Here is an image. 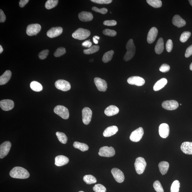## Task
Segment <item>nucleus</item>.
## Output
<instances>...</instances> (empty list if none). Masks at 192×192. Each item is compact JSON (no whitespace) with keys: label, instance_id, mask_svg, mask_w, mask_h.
<instances>
[{"label":"nucleus","instance_id":"bf43d9fd","mask_svg":"<svg viewBox=\"0 0 192 192\" xmlns=\"http://www.w3.org/2000/svg\"><path fill=\"white\" fill-rule=\"evenodd\" d=\"M190 69H191V70L192 71V63L191 64V65H190Z\"/></svg>","mask_w":192,"mask_h":192},{"label":"nucleus","instance_id":"9d476101","mask_svg":"<svg viewBox=\"0 0 192 192\" xmlns=\"http://www.w3.org/2000/svg\"><path fill=\"white\" fill-rule=\"evenodd\" d=\"M55 86L57 89L64 92L68 91L71 88L70 83L67 81L63 80L56 81Z\"/></svg>","mask_w":192,"mask_h":192},{"label":"nucleus","instance_id":"a211bd4d","mask_svg":"<svg viewBox=\"0 0 192 192\" xmlns=\"http://www.w3.org/2000/svg\"><path fill=\"white\" fill-rule=\"evenodd\" d=\"M63 29L61 27H54L47 32V35L51 38L59 36L63 33Z\"/></svg>","mask_w":192,"mask_h":192},{"label":"nucleus","instance_id":"3c124183","mask_svg":"<svg viewBox=\"0 0 192 192\" xmlns=\"http://www.w3.org/2000/svg\"><path fill=\"white\" fill-rule=\"evenodd\" d=\"M192 55V45L187 48L186 51L185 57L188 58Z\"/></svg>","mask_w":192,"mask_h":192},{"label":"nucleus","instance_id":"39448f33","mask_svg":"<svg viewBox=\"0 0 192 192\" xmlns=\"http://www.w3.org/2000/svg\"><path fill=\"white\" fill-rule=\"evenodd\" d=\"M54 112L64 119H68L69 114L68 109L62 105H58L54 109Z\"/></svg>","mask_w":192,"mask_h":192},{"label":"nucleus","instance_id":"7c9ffc66","mask_svg":"<svg viewBox=\"0 0 192 192\" xmlns=\"http://www.w3.org/2000/svg\"><path fill=\"white\" fill-rule=\"evenodd\" d=\"M30 86L32 90L36 92H39L43 89V87L41 85L39 82L35 81L32 82L30 84Z\"/></svg>","mask_w":192,"mask_h":192},{"label":"nucleus","instance_id":"c9c22d12","mask_svg":"<svg viewBox=\"0 0 192 192\" xmlns=\"http://www.w3.org/2000/svg\"><path fill=\"white\" fill-rule=\"evenodd\" d=\"M149 4L155 8H159L162 6L161 0H147L146 1Z\"/></svg>","mask_w":192,"mask_h":192},{"label":"nucleus","instance_id":"052dcab7","mask_svg":"<svg viewBox=\"0 0 192 192\" xmlns=\"http://www.w3.org/2000/svg\"><path fill=\"white\" fill-rule=\"evenodd\" d=\"M189 1L190 4H191L192 6V0H189Z\"/></svg>","mask_w":192,"mask_h":192},{"label":"nucleus","instance_id":"6ab92c4d","mask_svg":"<svg viewBox=\"0 0 192 192\" xmlns=\"http://www.w3.org/2000/svg\"><path fill=\"white\" fill-rule=\"evenodd\" d=\"M158 31L156 27H152L149 31L147 37V41L149 44L153 42L157 37Z\"/></svg>","mask_w":192,"mask_h":192},{"label":"nucleus","instance_id":"4d7b16f0","mask_svg":"<svg viewBox=\"0 0 192 192\" xmlns=\"http://www.w3.org/2000/svg\"><path fill=\"white\" fill-rule=\"evenodd\" d=\"M3 49L1 45H0V54H1L3 52Z\"/></svg>","mask_w":192,"mask_h":192},{"label":"nucleus","instance_id":"49530a36","mask_svg":"<svg viewBox=\"0 0 192 192\" xmlns=\"http://www.w3.org/2000/svg\"><path fill=\"white\" fill-rule=\"evenodd\" d=\"M92 10L96 12L102 14H105L108 12V10L106 8L99 9L97 7H92Z\"/></svg>","mask_w":192,"mask_h":192},{"label":"nucleus","instance_id":"1a4fd4ad","mask_svg":"<svg viewBox=\"0 0 192 192\" xmlns=\"http://www.w3.org/2000/svg\"><path fill=\"white\" fill-rule=\"evenodd\" d=\"M92 112L91 109L88 107L84 108L82 111V121L83 123L88 125L91 121Z\"/></svg>","mask_w":192,"mask_h":192},{"label":"nucleus","instance_id":"f3484780","mask_svg":"<svg viewBox=\"0 0 192 192\" xmlns=\"http://www.w3.org/2000/svg\"><path fill=\"white\" fill-rule=\"evenodd\" d=\"M169 126L167 124L163 123L161 124L159 128V134L162 138H167L169 134Z\"/></svg>","mask_w":192,"mask_h":192},{"label":"nucleus","instance_id":"bb28decb","mask_svg":"<svg viewBox=\"0 0 192 192\" xmlns=\"http://www.w3.org/2000/svg\"><path fill=\"white\" fill-rule=\"evenodd\" d=\"M167 80L166 78H163L156 83L153 86L154 91H158L162 89L167 84Z\"/></svg>","mask_w":192,"mask_h":192},{"label":"nucleus","instance_id":"4468645a","mask_svg":"<svg viewBox=\"0 0 192 192\" xmlns=\"http://www.w3.org/2000/svg\"><path fill=\"white\" fill-rule=\"evenodd\" d=\"M94 82L99 91L103 92L106 91L108 88V85L106 81L100 78L96 77L94 79Z\"/></svg>","mask_w":192,"mask_h":192},{"label":"nucleus","instance_id":"423d86ee","mask_svg":"<svg viewBox=\"0 0 192 192\" xmlns=\"http://www.w3.org/2000/svg\"><path fill=\"white\" fill-rule=\"evenodd\" d=\"M98 154L101 157H111L115 155V151L112 147L104 146L100 149Z\"/></svg>","mask_w":192,"mask_h":192},{"label":"nucleus","instance_id":"aec40b11","mask_svg":"<svg viewBox=\"0 0 192 192\" xmlns=\"http://www.w3.org/2000/svg\"><path fill=\"white\" fill-rule=\"evenodd\" d=\"M79 19L82 22H89L93 20V16L91 12H83L80 13L78 14Z\"/></svg>","mask_w":192,"mask_h":192},{"label":"nucleus","instance_id":"7ed1b4c3","mask_svg":"<svg viewBox=\"0 0 192 192\" xmlns=\"http://www.w3.org/2000/svg\"><path fill=\"white\" fill-rule=\"evenodd\" d=\"M90 35V32L89 30L80 28L73 33L72 36L74 39L81 40L87 38Z\"/></svg>","mask_w":192,"mask_h":192},{"label":"nucleus","instance_id":"5fc2aeb1","mask_svg":"<svg viewBox=\"0 0 192 192\" xmlns=\"http://www.w3.org/2000/svg\"><path fill=\"white\" fill-rule=\"evenodd\" d=\"M29 1V0H20L19 3L20 7H24Z\"/></svg>","mask_w":192,"mask_h":192},{"label":"nucleus","instance_id":"c756f323","mask_svg":"<svg viewBox=\"0 0 192 192\" xmlns=\"http://www.w3.org/2000/svg\"><path fill=\"white\" fill-rule=\"evenodd\" d=\"M73 147L82 152L87 151L89 149V147L87 144L78 142H75L73 144Z\"/></svg>","mask_w":192,"mask_h":192},{"label":"nucleus","instance_id":"dca6fc26","mask_svg":"<svg viewBox=\"0 0 192 192\" xmlns=\"http://www.w3.org/2000/svg\"><path fill=\"white\" fill-rule=\"evenodd\" d=\"M14 101L10 99L3 100L0 101V107L3 110L8 111L14 108Z\"/></svg>","mask_w":192,"mask_h":192},{"label":"nucleus","instance_id":"20e7f679","mask_svg":"<svg viewBox=\"0 0 192 192\" xmlns=\"http://www.w3.org/2000/svg\"><path fill=\"white\" fill-rule=\"evenodd\" d=\"M146 165L147 163L144 158L139 157L135 159V167L137 174H142L146 169Z\"/></svg>","mask_w":192,"mask_h":192},{"label":"nucleus","instance_id":"6e6d98bb","mask_svg":"<svg viewBox=\"0 0 192 192\" xmlns=\"http://www.w3.org/2000/svg\"><path fill=\"white\" fill-rule=\"evenodd\" d=\"M93 40L94 42L95 43V44H97L98 43V41L97 39L94 38V37H93Z\"/></svg>","mask_w":192,"mask_h":192},{"label":"nucleus","instance_id":"c03bdc74","mask_svg":"<svg viewBox=\"0 0 192 192\" xmlns=\"http://www.w3.org/2000/svg\"><path fill=\"white\" fill-rule=\"evenodd\" d=\"M49 53L48 50H45L39 53V57L41 60H44L46 58Z\"/></svg>","mask_w":192,"mask_h":192},{"label":"nucleus","instance_id":"680f3d73","mask_svg":"<svg viewBox=\"0 0 192 192\" xmlns=\"http://www.w3.org/2000/svg\"><path fill=\"white\" fill-rule=\"evenodd\" d=\"M78 192H84L83 191H79Z\"/></svg>","mask_w":192,"mask_h":192},{"label":"nucleus","instance_id":"6e6552de","mask_svg":"<svg viewBox=\"0 0 192 192\" xmlns=\"http://www.w3.org/2000/svg\"><path fill=\"white\" fill-rule=\"evenodd\" d=\"M41 29V26L38 24H31L27 26L26 33L29 36L36 35L40 32Z\"/></svg>","mask_w":192,"mask_h":192},{"label":"nucleus","instance_id":"4c0bfd02","mask_svg":"<svg viewBox=\"0 0 192 192\" xmlns=\"http://www.w3.org/2000/svg\"><path fill=\"white\" fill-rule=\"evenodd\" d=\"M180 183L178 180L174 181L171 186V192H179Z\"/></svg>","mask_w":192,"mask_h":192},{"label":"nucleus","instance_id":"a19ab883","mask_svg":"<svg viewBox=\"0 0 192 192\" xmlns=\"http://www.w3.org/2000/svg\"><path fill=\"white\" fill-rule=\"evenodd\" d=\"M153 186L154 189L157 192H164L162 186L159 181L157 180L154 182Z\"/></svg>","mask_w":192,"mask_h":192},{"label":"nucleus","instance_id":"f257e3e1","mask_svg":"<svg viewBox=\"0 0 192 192\" xmlns=\"http://www.w3.org/2000/svg\"><path fill=\"white\" fill-rule=\"evenodd\" d=\"M12 178L19 179H25L30 176V174L27 170L23 167H14L10 172Z\"/></svg>","mask_w":192,"mask_h":192},{"label":"nucleus","instance_id":"b1692460","mask_svg":"<svg viewBox=\"0 0 192 192\" xmlns=\"http://www.w3.org/2000/svg\"><path fill=\"white\" fill-rule=\"evenodd\" d=\"M119 112V109L115 105H110L105 109L104 113L107 116H111L116 115Z\"/></svg>","mask_w":192,"mask_h":192},{"label":"nucleus","instance_id":"864d4df0","mask_svg":"<svg viewBox=\"0 0 192 192\" xmlns=\"http://www.w3.org/2000/svg\"><path fill=\"white\" fill-rule=\"evenodd\" d=\"M82 45L83 46L89 48L91 47L92 43L89 40L86 41L82 43Z\"/></svg>","mask_w":192,"mask_h":192},{"label":"nucleus","instance_id":"4be33fe9","mask_svg":"<svg viewBox=\"0 0 192 192\" xmlns=\"http://www.w3.org/2000/svg\"><path fill=\"white\" fill-rule=\"evenodd\" d=\"M173 25L178 28H181L185 26L186 22L185 20L182 19L179 15H176L173 17L172 20Z\"/></svg>","mask_w":192,"mask_h":192},{"label":"nucleus","instance_id":"de8ad7c7","mask_svg":"<svg viewBox=\"0 0 192 192\" xmlns=\"http://www.w3.org/2000/svg\"><path fill=\"white\" fill-rule=\"evenodd\" d=\"M173 48V43L172 41L170 39H169L167 41L166 44V48L167 51L170 52L172 51Z\"/></svg>","mask_w":192,"mask_h":192},{"label":"nucleus","instance_id":"f704fd0d","mask_svg":"<svg viewBox=\"0 0 192 192\" xmlns=\"http://www.w3.org/2000/svg\"><path fill=\"white\" fill-rule=\"evenodd\" d=\"M58 2V0H48L45 3V7L47 9L54 8L57 6Z\"/></svg>","mask_w":192,"mask_h":192},{"label":"nucleus","instance_id":"ea45409f","mask_svg":"<svg viewBox=\"0 0 192 192\" xmlns=\"http://www.w3.org/2000/svg\"><path fill=\"white\" fill-rule=\"evenodd\" d=\"M93 190L95 192H106V188L100 184H97L94 186Z\"/></svg>","mask_w":192,"mask_h":192},{"label":"nucleus","instance_id":"412c9836","mask_svg":"<svg viewBox=\"0 0 192 192\" xmlns=\"http://www.w3.org/2000/svg\"><path fill=\"white\" fill-rule=\"evenodd\" d=\"M68 158L66 156L60 155L57 156L55 159V164L56 166L60 167L63 166L68 163Z\"/></svg>","mask_w":192,"mask_h":192},{"label":"nucleus","instance_id":"5701e85b","mask_svg":"<svg viewBox=\"0 0 192 192\" xmlns=\"http://www.w3.org/2000/svg\"><path fill=\"white\" fill-rule=\"evenodd\" d=\"M118 131V128L116 126H112L107 127L103 132V135L105 137H109L116 134Z\"/></svg>","mask_w":192,"mask_h":192},{"label":"nucleus","instance_id":"58836bf2","mask_svg":"<svg viewBox=\"0 0 192 192\" xmlns=\"http://www.w3.org/2000/svg\"><path fill=\"white\" fill-rule=\"evenodd\" d=\"M191 33L189 31H185L182 34L180 40L182 42H185L191 36Z\"/></svg>","mask_w":192,"mask_h":192},{"label":"nucleus","instance_id":"f03ea898","mask_svg":"<svg viewBox=\"0 0 192 192\" xmlns=\"http://www.w3.org/2000/svg\"><path fill=\"white\" fill-rule=\"evenodd\" d=\"M127 51L124 56V61H128L132 59L135 52V47L132 39H129L126 45Z\"/></svg>","mask_w":192,"mask_h":192},{"label":"nucleus","instance_id":"a18cd8bd","mask_svg":"<svg viewBox=\"0 0 192 192\" xmlns=\"http://www.w3.org/2000/svg\"><path fill=\"white\" fill-rule=\"evenodd\" d=\"M170 67L167 64H163L161 65L159 68V70L163 73L168 72L170 70Z\"/></svg>","mask_w":192,"mask_h":192},{"label":"nucleus","instance_id":"9b49d317","mask_svg":"<svg viewBox=\"0 0 192 192\" xmlns=\"http://www.w3.org/2000/svg\"><path fill=\"white\" fill-rule=\"evenodd\" d=\"M12 146L11 143L7 141L3 142L0 146V158L2 159L8 154Z\"/></svg>","mask_w":192,"mask_h":192},{"label":"nucleus","instance_id":"2f4dec72","mask_svg":"<svg viewBox=\"0 0 192 192\" xmlns=\"http://www.w3.org/2000/svg\"><path fill=\"white\" fill-rule=\"evenodd\" d=\"M83 180L87 184H95L97 182L95 177L91 175H86L85 176L83 177Z\"/></svg>","mask_w":192,"mask_h":192},{"label":"nucleus","instance_id":"c85d7f7f","mask_svg":"<svg viewBox=\"0 0 192 192\" xmlns=\"http://www.w3.org/2000/svg\"><path fill=\"white\" fill-rule=\"evenodd\" d=\"M169 166V164L167 161H161L159 163V168L162 175H164L166 174L168 170Z\"/></svg>","mask_w":192,"mask_h":192},{"label":"nucleus","instance_id":"2eb2a0df","mask_svg":"<svg viewBox=\"0 0 192 192\" xmlns=\"http://www.w3.org/2000/svg\"><path fill=\"white\" fill-rule=\"evenodd\" d=\"M128 83L137 86H142L145 83V81L142 77L139 76H132L129 77L127 80Z\"/></svg>","mask_w":192,"mask_h":192},{"label":"nucleus","instance_id":"a878e982","mask_svg":"<svg viewBox=\"0 0 192 192\" xmlns=\"http://www.w3.org/2000/svg\"><path fill=\"white\" fill-rule=\"evenodd\" d=\"M12 76V72L9 70H7L0 77V85H3L7 83Z\"/></svg>","mask_w":192,"mask_h":192},{"label":"nucleus","instance_id":"603ef678","mask_svg":"<svg viewBox=\"0 0 192 192\" xmlns=\"http://www.w3.org/2000/svg\"><path fill=\"white\" fill-rule=\"evenodd\" d=\"M6 16H5L4 13L2 10L1 9L0 10V22H4L6 20Z\"/></svg>","mask_w":192,"mask_h":192},{"label":"nucleus","instance_id":"79ce46f5","mask_svg":"<svg viewBox=\"0 0 192 192\" xmlns=\"http://www.w3.org/2000/svg\"><path fill=\"white\" fill-rule=\"evenodd\" d=\"M65 52V48H63V47H60L56 50V51L54 53V55L56 57H59L64 55Z\"/></svg>","mask_w":192,"mask_h":192},{"label":"nucleus","instance_id":"e2e57ef3","mask_svg":"<svg viewBox=\"0 0 192 192\" xmlns=\"http://www.w3.org/2000/svg\"><path fill=\"white\" fill-rule=\"evenodd\" d=\"M180 105H182V104H181V103H180Z\"/></svg>","mask_w":192,"mask_h":192},{"label":"nucleus","instance_id":"0eeeda50","mask_svg":"<svg viewBox=\"0 0 192 192\" xmlns=\"http://www.w3.org/2000/svg\"><path fill=\"white\" fill-rule=\"evenodd\" d=\"M144 135V130L143 128L139 127L132 132L129 138L133 142H138L142 139Z\"/></svg>","mask_w":192,"mask_h":192},{"label":"nucleus","instance_id":"72a5a7b5","mask_svg":"<svg viewBox=\"0 0 192 192\" xmlns=\"http://www.w3.org/2000/svg\"><path fill=\"white\" fill-rule=\"evenodd\" d=\"M56 135H57L58 140L60 142L63 144H66L68 140L67 137L65 133L57 132L56 133Z\"/></svg>","mask_w":192,"mask_h":192},{"label":"nucleus","instance_id":"8fccbe9b","mask_svg":"<svg viewBox=\"0 0 192 192\" xmlns=\"http://www.w3.org/2000/svg\"><path fill=\"white\" fill-rule=\"evenodd\" d=\"M103 24L105 25L114 26L116 25L117 22L114 20H106L103 22Z\"/></svg>","mask_w":192,"mask_h":192},{"label":"nucleus","instance_id":"ddd939ff","mask_svg":"<svg viewBox=\"0 0 192 192\" xmlns=\"http://www.w3.org/2000/svg\"><path fill=\"white\" fill-rule=\"evenodd\" d=\"M161 105L163 108L166 110H173L178 108L179 103L176 100H167L164 101Z\"/></svg>","mask_w":192,"mask_h":192},{"label":"nucleus","instance_id":"473e14b6","mask_svg":"<svg viewBox=\"0 0 192 192\" xmlns=\"http://www.w3.org/2000/svg\"><path fill=\"white\" fill-rule=\"evenodd\" d=\"M114 54L113 50H111L103 54L102 60L104 63H107L110 61L112 59L113 55Z\"/></svg>","mask_w":192,"mask_h":192},{"label":"nucleus","instance_id":"e433bc0d","mask_svg":"<svg viewBox=\"0 0 192 192\" xmlns=\"http://www.w3.org/2000/svg\"><path fill=\"white\" fill-rule=\"evenodd\" d=\"M99 50V46L98 45H94L88 49L84 50V54H92L97 52Z\"/></svg>","mask_w":192,"mask_h":192},{"label":"nucleus","instance_id":"cd10ccee","mask_svg":"<svg viewBox=\"0 0 192 192\" xmlns=\"http://www.w3.org/2000/svg\"><path fill=\"white\" fill-rule=\"evenodd\" d=\"M164 43L162 38H160L158 39L155 47V51L156 54H161L163 52L164 50Z\"/></svg>","mask_w":192,"mask_h":192},{"label":"nucleus","instance_id":"f8f14e48","mask_svg":"<svg viewBox=\"0 0 192 192\" xmlns=\"http://www.w3.org/2000/svg\"><path fill=\"white\" fill-rule=\"evenodd\" d=\"M115 179L118 183H122L125 180V176L123 172L119 169L114 168L111 170Z\"/></svg>","mask_w":192,"mask_h":192},{"label":"nucleus","instance_id":"13d9d810","mask_svg":"<svg viewBox=\"0 0 192 192\" xmlns=\"http://www.w3.org/2000/svg\"><path fill=\"white\" fill-rule=\"evenodd\" d=\"M94 38H95V39H100V37L97 36H94Z\"/></svg>","mask_w":192,"mask_h":192},{"label":"nucleus","instance_id":"09e8293b","mask_svg":"<svg viewBox=\"0 0 192 192\" xmlns=\"http://www.w3.org/2000/svg\"><path fill=\"white\" fill-rule=\"evenodd\" d=\"M92 1L99 4H109L112 2V0H91Z\"/></svg>","mask_w":192,"mask_h":192},{"label":"nucleus","instance_id":"37998d69","mask_svg":"<svg viewBox=\"0 0 192 192\" xmlns=\"http://www.w3.org/2000/svg\"><path fill=\"white\" fill-rule=\"evenodd\" d=\"M103 34L108 36L113 37L115 36L117 34L116 32L114 30L106 29L103 31Z\"/></svg>","mask_w":192,"mask_h":192},{"label":"nucleus","instance_id":"393cba45","mask_svg":"<svg viewBox=\"0 0 192 192\" xmlns=\"http://www.w3.org/2000/svg\"><path fill=\"white\" fill-rule=\"evenodd\" d=\"M181 149L184 153L192 154V142H185L182 143Z\"/></svg>","mask_w":192,"mask_h":192}]
</instances>
